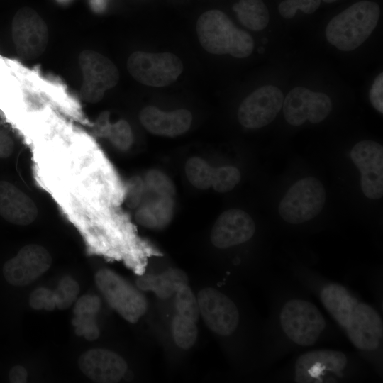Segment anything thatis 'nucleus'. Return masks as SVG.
Returning a JSON list of instances; mask_svg holds the SVG:
<instances>
[{
	"mask_svg": "<svg viewBox=\"0 0 383 383\" xmlns=\"http://www.w3.org/2000/svg\"><path fill=\"white\" fill-rule=\"evenodd\" d=\"M199 313L208 328L215 333L231 335L239 323V312L235 303L213 287L201 289L197 295Z\"/></svg>",
	"mask_w": 383,
	"mask_h": 383,
	"instance_id": "9",
	"label": "nucleus"
},
{
	"mask_svg": "<svg viewBox=\"0 0 383 383\" xmlns=\"http://www.w3.org/2000/svg\"><path fill=\"white\" fill-rule=\"evenodd\" d=\"M285 120L292 126H299L307 120L312 123L323 121L332 110L331 99L321 92L307 88L292 89L283 101Z\"/></svg>",
	"mask_w": 383,
	"mask_h": 383,
	"instance_id": "10",
	"label": "nucleus"
},
{
	"mask_svg": "<svg viewBox=\"0 0 383 383\" xmlns=\"http://www.w3.org/2000/svg\"><path fill=\"white\" fill-rule=\"evenodd\" d=\"M283 101L282 92L278 87H261L242 101L238 110V119L248 128L264 127L275 118Z\"/></svg>",
	"mask_w": 383,
	"mask_h": 383,
	"instance_id": "13",
	"label": "nucleus"
},
{
	"mask_svg": "<svg viewBox=\"0 0 383 383\" xmlns=\"http://www.w3.org/2000/svg\"><path fill=\"white\" fill-rule=\"evenodd\" d=\"M139 119L149 133L173 138L182 135L189 129L192 115L184 109L164 111L154 106H148L140 111Z\"/></svg>",
	"mask_w": 383,
	"mask_h": 383,
	"instance_id": "18",
	"label": "nucleus"
},
{
	"mask_svg": "<svg viewBox=\"0 0 383 383\" xmlns=\"http://www.w3.org/2000/svg\"><path fill=\"white\" fill-rule=\"evenodd\" d=\"M94 4L96 5L97 7H101V6L104 4V0H94Z\"/></svg>",
	"mask_w": 383,
	"mask_h": 383,
	"instance_id": "39",
	"label": "nucleus"
},
{
	"mask_svg": "<svg viewBox=\"0 0 383 383\" xmlns=\"http://www.w3.org/2000/svg\"><path fill=\"white\" fill-rule=\"evenodd\" d=\"M255 232L252 217L238 209L223 211L216 220L211 232V241L218 248H227L249 240Z\"/></svg>",
	"mask_w": 383,
	"mask_h": 383,
	"instance_id": "16",
	"label": "nucleus"
},
{
	"mask_svg": "<svg viewBox=\"0 0 383 383\" xmlns=\"http://www.w3.org/2000/svg\"><path fill=\"white\" fill-rule=\"evenodd\" d=\"M95 282L109 305L126 321L135 323L145 313V296L114 271L101 269L95 274Z\"/></svg>",
	"mask_w": 383,
	"mask_h": 383,
	"instance_id": "3",
	"label": "nucleus"
},
{
	"mask_svg": "<svg viewBox=\"0 0 383 383\" xmlns=\"http://www.w3.org/2000/svg\"><path fill=\"white\" fill-rule=\"evenodd\" d=\"M320 298L327 311L345 328L359 301L346 288L338 284L326 285L321 291Z\"/></svg>",
	"mask_w": 383,
	"mask_h": 383,
	"instance_id": "21",
	"label": "nucleus"
},
{
	"mask_svg": "<svg viewBox=\"0 0 383 383\" xmlns=\"http://www.w3.org/2000/svg\"><path fill=\"white\" fill-rule=\"evenodd\" d=\"M78 365L87 377L101 383L118 382L127 371V363L121 356L103 348L91 349L84 353Z\"/></svg>",
	"mask_w": 383,
	"mask_h": 383,
	"instance_id": "17",
	"label": "nucleus"
},
{
	"mask_svg": "<svg viewBox=\"0 0 383 383\" xmlns=\"http://www.w3.org/2000/svg\"><path fill=\"white\" fill-rule=\"evenodd\" d=\"M172 333L175 344L188 350L196 343L198 329L195 321L177 313L172 319Z\"/></svg>",
	"mask_w": 383,
	"mask_h": 383,
	"instance_id": "25",
	"label": "nucleus"
},
{
	"mask_svg": "<svg viewBox=\"0 0 383 383\" xmlns=\"http://www.w3.org/2000/svg\"><path fill=\"white\" fill-rule=\"evenodd\" d=\"M146 188L144 180L140 177H131L126 185V204L131 209H136L144 199Z\"/></svg>",
	"mask_w": 383,
	"mask_h": 383,
	"instance_id": "33",
	"label": "nucleus"
},
{
	"mask_svg": "<svg viewBox=\"0 0 383 383\" xmlns=\"http://www.w3.org/2000/svg\"><path fill=\"white\" fill-rule=\"evenodd\" d=\"M28 372L21 365L13 366L9 372V379L11 383H25L27 381Z\"/></svg>",
	"mask_w": 383,
	"mask_h": 383,
	"instance_id": "38",
	"label": "nucleus"
},
{
	"mask_svg": "<svg viewBox=\"0 0 383 383\" xmlns=\"http://www.w3.org/2000/svg\"><path fill=\"white\" fill-rule=\"evenodd\" d=\"M174 215L173 198L146 194L136 208L137 223L150 230H162L172 221Z\"/></svg>",
	"mask_w": 383,
	"mask_h": 383,
	"instance_id": "20",
	"label": "nucleus"
},
{
	"mask_svg": "<svg viewBox=\"0 0 383 383\" xmlns=\"http://www.w3.org/2000/svg\"><path fill=\"white\" fill-rule=\"evenodd\" d=\"M101 308V300L96 295L85 294L79 297L74 307V316L96 317Z\"/></svg>",
	"mask_w": 383,
	"mask_h": 383,
	"instance_id": "35",
	"label": "nucleus"
},
{
	"mask_svg": "<svg viewBox=\"0 0 383 383\" xmlns=\"http://www.w3.org/2000/svg\"><path fill=\"white\" fill-rule=\"evenodd\" d=\"M13 145L11 137L0 126V158L9 157L13 152Z\"/></svg>",
	"mask_w": 383,
	"mask_h": 383,
	"instance_id": "37",
	"label": "nucleus"
},
{
	"mask_svg": "<svg viewBox=\"0 0 383 383\" xmlns=\"http://www.w3.org/2000/svg\"><path fill=\"white\" fill-rule=\"evenodd\" d=\"M345 329L353 345L360 350H374L382 340V320L378 312L365 303L357 304Z\"/></svg>",
	"mask_w": 383,
	"mask_h": 383,
	"instance_id": "15",
	"label": "nucleus"
},
{
	"mask_svg": "<svg viewBox=\"0 0 383 383\" xmlns=\"http://www.w3.org/2000/svg\"><path fill=\"white\" fill-rule=\"evenodd\" d=\"M347 356L339 350H318L301 355L295 363V381L299 383L328 382L347 365Z\"/></svg>",
	"mask_w": 383,
	"mask_h": 383,
	"instance_id": "12",
	"label": "nucleus"
},
{
	"mask_svg": "<svg viewBox=\"0 0 383 383\" xmlns=\"http://www.w3.org/2000/svg\"><path fill=\"white\" fill-rule=\"evenodd\" d=\"M383 73L381 72L374 81L370 91V101L374 109L383 113Z\"/></svg>",
	"mask_w": 383,
	"mask_h": 383,
	"instance_id": "36",
	"label": "nucleus"
},
{
	"mask_svg": "<svg viewBox=\"0 0 383 383\" xmlns=\"http://www.w3.org/2000/svg\"><path fill=\"white\" fill-rule=\"evenodd\" d=\"M196 33L202 48L211 54L245 58L254 49L252 37L218 9L209 10L199 17Z\"/></svg>",
	"mask_w": 383,
	"mask_h": 383,
	"instance_id": "1",
	"label": "nucleus"
},
{
	"mask_svg": "<svg viewBox=\"0 0 383 383\" xmlns=\"http://www.w3.org/2000/svg\"><path fill=\"white\" fill-rule=\"evenodd\" d=\"M30 306L35 310L45 309L51 311L56 308L54 291L46 287H38L30 294Z\"/></svg>",
	"mask_w": 383,
	"mask_h": 383,
	"instance_id": "34",
	"label": "nucleus"
},
{
	"mask_svg": "<svg viewBox=\"0 0 383 383\" xmlns=\"http://www.w3.org/2000/svg\"><path fill=\"white\" fill-rule=\"evenodd\" d=\"M379 16L380 9L377 3L356 2L329 21L326 28L327 40L340 50H353L369 38Z\"/></svg>",
	"mask_w": 383,
	"mask_h": 383,
	"instance_id": "2",
	"label": "nucleus"
},
{
	"mask_svg": "<svg viewBox=\"0 0 383 383\" xmlns=\"http://www.w3.org/2000/svg\"><path fill=\"white\" fill-rule=\"evenodd\" d=\"M321 0H284L282 1L278 10L284 18H293L299 9L307 14L313 13L319 6Z\"/></svg>",
	"mask_w": 383,
	"mask_h": 383,
	"instance_id": "31",
	"label": "nucleus"
},
{
	"mask_svg": "<svg viewBox=\"0 0 383 383\" xmlns=\"http://www.w3.org/2000/svg\"><path fill=\"white\" fill-rule=\"evenodd\" d=\"M130 74L138 82L163 87L174 82L183 71L182 60L170 52H133L127 61Z\"/></svg>",
	"mask_w": 383,
	"mask_h": 383,
	"instance_id": "6",
	"label": "nucleus"
},
{
	"mask_svg": "<svg viewBox=\"0 0 383 383\" xmlns=\"http://www.w3.org/2000/svg\"><path fill=\"white\" fill-rule=\"evenodd\" d=\"M279 321L285 335L301 346L313 345L326 326L325 319L316 306L299 299H290L284 304Z\"/></svg>",
	"mask_w": 383,
	"mask_h": 383,
	"instance_id": "4",
	"label": "nucleus"
},
{
	"mask_svg": "<svg viewBox=\"0 0 383 383\" xmlns=\"http://www.w3.org/2000/svg\"><path fill=\"white\" fill-rule=\"evenodd\" d=\"M326 201L323 185L315 177L297 181L282 199L278 211L286 222L302 223L315 218L323 209Z\"/></svg>",
	"mask_w": 383,
	"mask_h": 383,
	"instance_id": "5",
	"label": "nucleus"
},
{
	"mask_svg": "<svg viewBox=\"0 0 383 383\" xmlns=\"http://www.w3.org/2000/svg\"><path fill=\"white\" fill-rule=\"evenodd\" d=\"M104 135L120 150H127L133 142V135L130 124L121 119L113 124H109L104 129Z\"/></svg>",
	"mask_w": 383,
	"mask_h": 383,
	"instance_id": "28",
	"label": "nucleus"
},
{
	"mask_svg": "<svg viewBox=\"0 0 383 383\" xmlns=\"http://www.w3.org/2000/svg\"><path fill=\"white\" fill-rule=\"evenodd\" d=\"M350 157L361 173L360 187L370 199L383 195V147L377 142L361 140L351 150Z\"/></svg>",
	"mask_w": 383,
	"mask_h": 383,
	"instance_id": "11",
	"label": "nucleus"
},
{
	"mask_svg": "<svg viewBox=\"0 0 383 383\" xmlns=\"http://www.w3.org/2000/svg\"><path fill=\"white\" fill-rule=\"evenodd\" d=\"M174 305L177 313L195 322L198 321L200 313L197 297L188 284L175 293Z\"/></svg>",
	"mask_w": 383,
	"mask_h": 383,
	"instance_id": "27",
	"label": "nucleus"
},
{
	"mask_svg": "<svg viewBox=\"0 0 383 383\" xmlns=\"http://www.w3.org/2000/svg\"><path fill=\"white\" fill-rule=\"evenodd\" d=\"M38 215L34 201L17 187L6 181H0V216L8 222L26 226Z\"/></svg>",
	"mask_w": 383,
	"mask_h": 383,
	"instance_id": "19",
	"label": "nucleus"
},
{
	"mask_svg": "<svg viewBox=\"0 0 383 383\" xmlns=\"http://www.w3.org/2000/svg\"><path fill=\"white\" fill-rule=\"evenodd\" d=\"M78 62L83 76L80 96L86 102L98 103L107 90L117 84L118 68L110 59L91 50L81 52Z\"/></svg>",
	"mask_w": 383,
	"mask_h": 383,
	"instance_id": "7",
	"label": "nucleus"
},
{
	"mask_svg": "<svg viewBox=\"0 0 383 383\" xmlns=\"http://www.w3.org/2000/svg\"><path fill=\"white\" fill-rule=\"evenodd\" d=\"M79 284L70 277H63L54 291L56 307L67 309L76 301L79 293Z\"/></svg>",
	"mask_w": 383,
	"mask_h": 383,
	"instance_id": "30",
	"label": "nucleus"
},
{
	"mask_svg": "<svg viewBox=\"0 0 383 383\" xmlns=\"http://www.w3.org/2000/svg\"><path fill=\"white\" fill-rule=\"evenodd\" d=\"M12 39L18 55L23 60L40 56L48 43L45 21L32 8L25 6L15 13L11 23Z\"/></svg>",
	"mask_w": 383,
	"mask_h": 383,
	"instance_id": "8",
	"label": "nucleus"
},
{
	"mask_svg": "<svg viewBox=\"0 0 383 383\" xmlns=\"http://www.w3.org/2000/svg\"><path fill=\"white\" fill-rule=\"evenodd\" d=\"M233 10L239 21L250 30H261L269 23V11L262 0H239Z\"/></svg>",
	"mask_w": 383,
	"mask_h": 383,
	"instance_id": "23",
	"label": "nucleus"
},
{
	"mask_svg": "<svg viewBox=\"0 0 383 383\" xmlns=\"http://www.w3.org/2000/svg\"><path fill=\"white\" fill-rule=\"evenodd\" d=\"M336 0H323V1L326 2V3H332L333 1H335Z\"/></svg>",
	"mask_w": 383,
	"mask_h": 383,
	"instance_id": "40",
	"label": "nucleus"
},
{
	"mask_svg": "<svg viewBox=\"0 0 383 383\" xmlns=\"http://www.w3.org/2000/svg\"><path fill=\"white\" fill-rule=\"evenodd\" d=\"M72 323L77 335L84 336L88 340H94L99 336L100 331L94 316H74Z\"/></svg>",
	"mask_w": 383,
	"mask_h": 383,
	"instance_id": "32",
	"label": "nucleus"
},
{
	"mask_svg": "<svg viewBox=\"0 0 383 383\" xmlns=\"http://www.w3.org/2000/svg\"><path fill=\"white\" fill-rule=\"evenodd\" d=\"M144 183L146 194L173 198L175 187L172 179L158 170H150L145 174Z\"/></svg>",
	"mask_w": 383,
	"mask_h": 383,
	"instance_id": "26",
	"label": "nucleus"
},
{
	"mask_svg": "<svg viewBox=\"0 0 383 383\" xmlns=\"http://www.w3.org/2000/svg\"><path fill=\"white\" fill-rule=\"evenodd\" d=\"M241 178L239 170L233 166H224L214 169L211 187L219 193L231 191Z\"/></svg>",
	"mask_w": 383,
	"mask_h": 383,
	"instance_id": "29",
	"label": "nucleus"
},
{
	"mask_svg": "<svg viewBox=\"0 0 383 383\" xmlns=\"http://www.w3.org/2000/svg\"><path fill=\"white\" fill-rule=\"evenodd\" d=\"M214 168L199 157H190L185 164L189 182L196 188L206 189L211 187Z\"/></svg>",
	"mask_w": 383,
	"mask_h": 383,
	"instance_id": "24",
	"label": "nucleus"
},
{
	"mask_svg": "<svg viewBox=\"0 0 383 383\" xmlns=\"http://www.w3.org/2000/svg\"><path fill=\"white\" fill-rule=\"evenodd\" d=\"M189 279L185 272L177 268H170L160 274H145L136 279V287L143 291L153 292L160 299H166L177 290L188 284Z\"/></svg>",
	"mask_w": 383,
	"mask_h": 383,
	"instance_id": "22",
	"label": "nucleus"
},
{
	"mask_svg": "<svg viewBox=\"0 0 383 383\" xmlns=\"http://www.w3.org/2000/svg\"><path fill=\"white\" fill-rule=\"evenodd\" d=\"M51 264V255L44 247L29 244L23 246L15 257L5 262L3 274L10 284L23 287L39 278Z\"/></svg>",
	"mask_w": 383,
	"mask_h": 383,
	"instance_id": "14",
	"label": "nucleus"
}]
</instances>
